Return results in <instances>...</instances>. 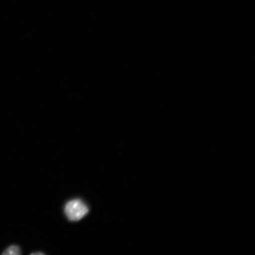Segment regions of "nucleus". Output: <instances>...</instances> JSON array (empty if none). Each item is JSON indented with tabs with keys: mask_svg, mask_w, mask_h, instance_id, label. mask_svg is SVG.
Segmentation results:
<instances>
[{
	"mask_svg": "<svg viewBox=\"0 0 255 255\" xmlns=\"http://www.w3.org/2000/svg\"><path fill=\"white\" fill-rule=\"evenodd\" d=\"M21 254L20 248L16 245H12V246L9 247L6 250L2 255H18Z\"/></svg>",
	"mask_w": 255,
	"mask_h": 255,
	"instance_id": "f03ea898",
	"label": "nucleus"
},
{
	"mask_svg": "<svg viewBox=\"0 0 255 255\" xmlns=\"http://www.w3.org/2000/svg\"><path fill=\"white\" fill-rule=\"evenodd\" d=\"M33 254V255H35V254H38V255H40H40H42V254H42V253H33V254Z\"/></svg>",
	"mask_w": 255,
	"mask_h": 255,
	"instance_id": "7ed1b4c3",
	"label": "nucleus"
},
{
	"mask_svg": "<svg viewBox=\"0 0 255 255\" xmlns=\"http://www.w3.org/2000/svg\"><path fill=\"white\" fill-rule=\"evenodd\" d=\"M87 205L80 199H73L66 203L65 213L70 221H79L88 214Z\"/></svg>",
	"mask_w": 255,
	"mask_h": 255,
	"instance_id": "f257e3e1",
	"label": "nucleus"
}]
</instances>
